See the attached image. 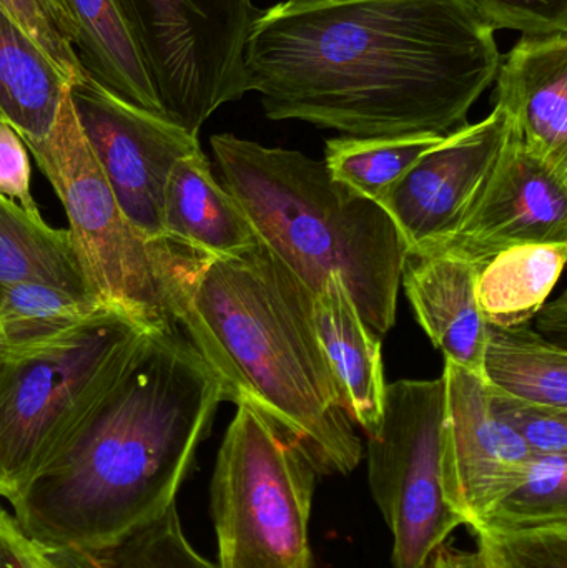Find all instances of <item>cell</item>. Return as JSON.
Listing matches in <instances>:
<instances>
[{
  "label": "cell",
  "instance_id": "cell-18",
  "mask_svg": "<svg viewBox=\"0 0 567 568\" xmlns=\"http://www.w3.org/2000/svg\"><path fill=\"white\" fill-rule=\"evenodd\" d=\"M69 87L39 43L0 6V122L22 142L45 139Z\"/></svg>",
  "mask_w": 567,
  "mask_h": 568
},
{
  "label": "cell",
  "instance_id": "cell-30",
  "mask_svg": "<svg viewBox=\"0 0 567 568\" xmlns=\"http://www.w3.org/2000/svg\"><path fill=\"white\" fill-rule=\"evenodd\" d=\"M493 30L523 36L567 32V0H469Z\"/></svg>",
  "mask_w": 567,
  "mask_h": 568
},
{
  "label": "cell",
  "instance_id": "cell-3",
  "mask_svg": "<svg viewBox=\"0 0 567 568\" xmlns=\"http://www.w3.org/2000/svg\"><path fill=\"white\" fill-rule=\"evenodd\" d=\"M315 294L265 243L206 258L176 323L222 384L293 437L320 476H348L363 444L315 326Z\"/></svg>",
  "mask_w": 567,
  "mask_h": 568
},
{
  "label": "cell",
  "instance_id": "cell-25",
  "mask_svg": "<svg viewBox=\"0 0 567 568\" xmlns=\"http://www.w3.org/2000/svg\"><path fill=\"white\" fill-rule=\"evenodd\" d=\"M561 524H567V454H533L522 483L476 527L538 529Z\"/></svg>",
  "mask_w": 567,
  "mask_h": 568
},
{
  "label": "cell",
  "instance_id": "cell-24",
  "mask_svg": "<svg viewBox=\"0 0 567 568\" xmlns=\"http://www.w3.org/2000/svg\"><path fill=\"white\" fill-rule=\"evenodd\" d=\"M105 307L52 284L22 282L0 286V346L17 347L49 339Z\"/></svg>",
  "mask_w": 567,
  "mask_h": 568
},
{
  "label": "cell",
  "instance_id": "cell-21",
  "mask_svg": "<svg viewBox=\"0 0 567 568\" xmlns=\"http://www.w3.org/2000/svg\"><path fill=\"white\" fill-rule=\"evenodd\" d=\"M69 6L79 27L77 59L87 75L119 99L163 115L142 59L112 0H69Z\"/></svg>",
  "mask_w": 567,
  "mask_h": 568
},
{
  "label": "cell",
  "instance_id": "cell-22",
  "mask_svg": "<svg viewBox=\"0 0 567 568\" xmlns=\"http://www.w3.org/2000/svg\"><path fill=\"white\" fill-rule=\"evenodd\" d=\"M22 282L52 284L97 300L73 252L69 230L52 229L0 195V286Z\"/></svg>",
  "mask_w": 567,
  "mask_h": 568
},
{
  "label": "cell",
  "instance_id": "cell-8",
  "mask_svg": "<svg viewBox=\"0 0 567 568\" xmlns=\"http://www.w3.org/2000/svg\"><path fill=\"white\" fill-rule=\"evenodd\" d=\"M142 59L163 115L199 136L246 89L252 0H112Z\"/></svg>",
  "mask_w": 567,
  "mask_h": 568
},
{
  "label": "cell",
  "instance_id": "cell-29",
  "mask_svg": "<svg viewBox=\"0 0 567 568\" xmlns=\"http://www.w3.org/2000/svg\"><path fill=\"white\" fill-rule=\"evenodd\" d=\"M488 390L496 416L533 454H567V409L515 399L489 386Z\"/></svg>",
  "mask_w": 567,
  "mask_h": 568
},
{
  "label": "cell",
  "instance_id": "cell-34",
  "mask_svg": "<svg viewBox=\"0 0 567 568\" xmlns=\"http://www.w3.org/2000/svg\"><path fill=\"white\" fill-rule=\"evenodd\" d=\"M37 568H109L97 557L73 554H47L37 547Z\"/></svg>",
  "mask_w": 567,
  "mask_h": 568
},
{
  "label": "cell",
  "instance_id": "cell-35",
  "mask_svg": "<svg viewBox=\"0 0 567 568\" xmlns=\"http://www.w3.org/2000/svg\"><path fill=\"white\" fill-rule=\"evenodd\" d=\"M536 316L539 317V327L545 333L555 334V336L565 339L567 324L566 294L559 296L555 303L545 304Z\"/></svg>",
  "mask_w": 567,
  "mask_h": 568
},
{
  "label": "cell",
  "instance_id": "cell-2",
  "mask_svg": "<svg viewBox=\"0 0 567 568\" xmlns=\"http://www.w3.org/2000/svg\"><path fill=\"white\" fill-rule=\"evenodd\" d=\"M219 377L179 324L146 333L62 449L9 500L47 554L99 557L176 506L216 409Z\"/></svg>",
  "mask_w": 567,
  "mask_h": 568
},
{
  "label": "cell",
  "instance_id": "cell-4",
  "mask_svg": "<svg viewBox=\"0 0 567 568\" xmlns=\"http://www.w3.org/2000/svg\"><path fill=\"white\" fill-rule=\"evenodd\" d=\"M222 185L265 243L313 294L330 276L378 336L396 321L406 248L378 203L336 182L325 163L232 133L210 139Z\"/></svg>",
  "mask_w": 567,
  "mask_h": 568
},
{
  "label": "cell",
  "instance_id": "cell-26",
  "mask_svg": "<svg viewBox=\"0 0 567 568\" xmlns=\"http://www.w3.org/2000/svg\"><path fill=\"white\" fill-rule=\"evenodd\" d=\"M479 568H567V524L538 529H473Z\"/></svg>",
  "mask_w": 567,
  "mask_h": 568
},
{
  "label": "cell",
  "instance_id": "cell-10",
  "mask_svg": "<svg viewBox=\"0 0 567 568\" xmlns=\"http://www.w3.org/2000/svg\"><path fill=\"white\" fill-rule=\"evenodd\" d=\"M69 93L83 135L126 219L146 239H166V180L179 160L202 149L199 136L119 99L87 73Z\"/></svg>",
  "mask_w": 567,
  "mask_h": 568
},
{
  "label": "cell",
  "instance_id": "cell-19",
  "mask_svg": "<svg viewBox=\"0 0 567 568\" xmlns=\"http://www.w3.org/2000/svg\"><path fill=\"white\" fill-rule=\"evenodd\" d=\"M567 258V243L512 246L478 270L476 296L489 326L531 324L555 290Z\"/></svg>",
  "mask_w": 567,
  "mask_h": 568
},
{
  "label": "cell",
  "instance_id": "cell-6",
  "mask_svg": "<svg viewBox=\"0 0 567 568\" xmlns=\"http://www.w3.org/2000/svg\"><path fill=\"white\" fill-rule=\"evenodd\" d=\"M146 333L105 306L49 339L0 346V499L19 496L62 449Z\"/></svg>",
  "mask_w": 567,
  "mask_h": 568
},
{
  "label": "cell",
  "instance_id": "cell-16",
  "mask_svg": "<svg viewBox=\"0 0 567 568\" xmlns=\"http://www.w3.org/2000/svg\"><path fill=\"white\" fill-rule=\"evenodd\" d=\"M315 326L338 387L343 407L366 437L375 436L385 410L386 383L382 341L360 316L336 276L315 293Z\"/></svg>",
  "mask_w": 567,
  "mask_h": 568
},
{
  "label": "cell",
  "instance_id": "cell-1",
  "mask_svg": "<svg viewBox=\"0 0 567 568\" xmlns=\"http://www.w3.org/2000/svg\"><path fill=\"white\" fill-rule=\"evenodd\" d=\"M499 63L469 0H285L256 16L245 49L269 119L345 136L449 135Z\"/></svg>",
  "mask_w": 567,
  "mask_h": 568
},
{
  "label": "cell",
  "instance_id": "cell-23",
  "mask_svg": "<svg viewBox=\"0 0 567 568\" xmlns=\"http://www.w3.org/2000/svg\"><path fill=\"white\" fill-rule=\"evenodd\" d=\"M446 135L338 136L326 142V170L336 182L378 202L423 155Z\"/></svg>",
  "mask_w": 567,
  "mask_h": 568
},
{
  "label": "cell",
  "instance_id": "cell-20",
  "mask_svg": "<svg viewBox=\"0 0 567 568\" xmlns=\"http://www.w3.org/2000/svg\"><path fill=\"white\" fill-rule=\"evenodd\" d=\"M483 381L515 399L567 409L566 347L536 333L531 324H488Z\"/></svg>",
  "mask_w": 567,
  "mask_h": 568
},
{
  "label": "cell",
  "instance_id": "cell-15",
  "mask_svg": "<svg viewBox=\"0 0 567 568\" xmlns=\"http://www.w3.org/2000/svg\"><path fill=\"white\" fill-rule=\"evenodd\" d=\"M478 268L449 253L406 252L402 284L419 326L445 363L483 377L488 323L476 296Z\"/></svg>",
  "mask_w": 567,
  "mask_h": 568
},
{
  "label": "cell",
  "instance_id": "cell-31",
  "mask_svg": "<svg viewBox=\"0 0 567 568\" xmlns=\"http://www.w3.org/2000/svg\"><path fill=\"white\" fill-rule=\"evenodd\" d=\"M30 182L29 150L12 126L0 122V195L12 200L30 215L42 219Z\"/></svg>",
  "mask_w": 567,
  "mask_h": 568
},
{
  "label": "cell",
  "instance_id": "cell-9",
  "mask_svg": "<svg viewBox=\"0 0 567 568\" xmlns=\"http://www.w3.org/2000/svg\"><path fill=\"white\" fill-rule=\"evenodd\" d=\"M445 379L386 384L382 426L368 437V486L393 537V568H422L465 526L445 480Z\"/></svg>",
  "mask_w": 567,
  "mask_h": 568
},
{
  "label": "cell",
  "instance_id": "cell-14",
  "mask_svg": "<svg viewBox=\"0 0 567 568\" xmlns=\"http://www.w3.org/2000/svg\"><path fill=\"white\" fill-rule=\"evenodd\" d=\"M495 80L493 102L509 113L523 145L567 165V32L523 36Z\"/></svg>",
  "mask_w": 567,
  "mask_h": 568
},
{
  "label": "cell",
  "instance_id": "cell-28",
  "mask_svg": "<svg viewBox=\"0 0 567 568\" xmlns=\"http://www.w3.org/2000/svg\"><path fill=\"white\" fill-rule=\"evenodd\" d=\"M0 6L39 43L70 85L85 75L77 59L79 27L69 0H0Z\"/></svg>",
  "mask_w": 567,
  "mask_h": 568
},
{
  "label": "cell",
  "instance_id": "cell-7",
  "mask_svg": "<svg viewBox=\"0 0 567 568\" xmlns=\"http://www.w3.org/2000/svg\"><path fill=\"white\" fill-rule=\"evenodd\" d=\"M318 477L290 434L239 404L210 483L216 568H312L310 519Z\"/></svg>",
  "mask_w": 567,
  "mask_h": 568
},
{
  "label": "cell",
  "instance_id": "cell-12",
  "mask_svg": "<svg viewBox=\"0 0 567 568\" xmlns=\"http://www.w3.org/2000/svg\"><path fill=\"white\" fill-rule=\"evenodd\" d=\"M445 480L449 506L475 529L525 477L533 453L489 403L488 384L445 363Z\"/></svg>",
  "mask_w": 567,
  "mask_h": 568
},
{
  "label": "cell",
  "instance_id": "cell-33",
  "mask_svg": "<svg viewBox=\"0 0 567 568\" xmlns=\"http://www.w3.org/2000/svg\"><path fill=\"white\" fill-rule=\"evenodd\" d=\"M422 568H479L475 552L449 546L448 542L435 550Z\"/></svg>",
  "mask_w": 567,
  "mask_h": 568
},
{
  "label": "cell",
  "instance_id": "cell-13",
  "mask_svg": "<svg viewBox=\"0 0 567 568\" xmlns=\"http://www.w3.org/2000/svg\"><path fill=\"white\" fill-rule=\"evenodd\" d=\"M529 243H567V165L529 152L513 129L485 195L436 252L479 270L503 250Z\"/></svg>",
  "mask_w": 567,
  "mask_h": 568
},
{
  "label": "cell",
  "instance_id": "cell-32",
  "mask_svg": "<svg viewBox=\"0 0 567 568\" xmlns=\"http://www.w3.org/2000/svg\"><path fill=\"white\" fill-rule=\"evenodd\" d=\"M37 546L9 510L0 507V568H37Z\"/></svg>",
  "mask_w": 567,
  "mask_h": 568
},
{
  "label": "cell",
  "instance_id": "cell-27",
  "mask_svg": "<svg viewBox=\"0 0 567 568\" xmlns=\"http://www.w3.org/2000/svg\"><path fill=\"white\" fill-rule=\"evenodd\" d=\"M97 559L109 568H216L186 539L176 506L122 546Z\"/></svg>",
  "mask_w": 567,
  "mask_h": 568
},
{
  "label": "cell",
  "instance_id": "cell-5",
  "mask_svg": "<svg viewBox=\"0 0 567 568\" xmlns=\"http://www.w3.org/2000/svg\"><path fill=\"white\" fill-rule=\"evenodd\" d=\"M23 143L65 210L73 252L97 301L149 331L179 324L180 306L212 256L172 239H146L126 219L83 135L69 90L50 135Z\"/></svg>",
  "mask_w": 567,
  "mask_h": 568
},
{
  "label": "cell",
  "instance_id": "cell-17",
  "mask_svg": "<svg viewBox=\"0 0 567 568\" xmlns=\"http://www.w3.org/2000/svg\"><path fill=\"white\" fill-rule=\"evenodd\" d=\"M162 223L166 239L212 258L243 255L260 242L242 206L216 182L202 149L183 156L170 172Z\"/></svg>",
  "mask_w": 567,
  "mask_h": 568
},
{
  "label": "cell",
  "instance_id": "cell-11",
  "mask_svg": "<svg viewBox=\"0 0 567 568\" xmlns=\"http://www.w3.org/2000/svg\"><path fill=\"white\" fill-rule=\"evenodd\" d=\"M512 130L509 113L495 105L482 122L446 135L376 202L406 252H436L465 225L502 163Z\"/></svg>",
  "mask_w": 567,
  "mask_h": 568
}]
</instances>
